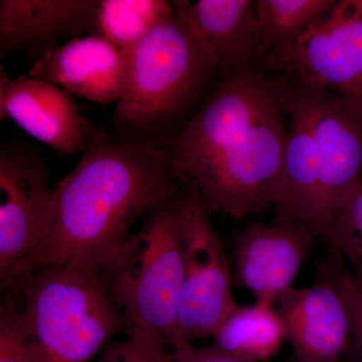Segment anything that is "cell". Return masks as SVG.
<instances>
[{"instance_id":"2","label":"cell","mask_w":362,"mask_h":362,"mask_svg":"<svg viewBox=\"0 0 362 362\" xmlns=\"http://www.w3.org/2000/svg\"><path fill=\"white\" fill-rule=\"evenodd\" d=\"M85 132L80 159L54 187L44 242L16 285L40 267L96 270L128 239L136 221L180 194L182 185L161 147L109 134L88 119Z\"/></svg>"},{"instance_id":"23","label":"cell","mask_w":362,"mask_h":362,"mask_svg":"<svg viewBox=\"0 0 362 362\" xmlns=\"http://www.w3.org/2000/svg\"><path fill=\"white\" fill-rule=\"evenodd\" d=\"M173 349L163 335L154 331L131 328L127 338L112 342L97 362H173Z\"/></svg>"},{"instance_id":"11","label":"cell","mask_w":362,"mask_h":362,"mask_svg":"<svg viewBox=\"0 0 362 362\" xmlns=\"http://www.w3.org/2000/svg\"><path fill=\"white\" fill-rule=\"evenodd\" d=\"M317 240L315 233L293 223L249 226L235 239V278L256 301L277 303L292 289Z\"/></svg>"},{"instance_id":"19","label":"cell","mask_w":362,"mask_h":362,"mask_svg":"<svg viewBox=\"0 0 362 362\" xmlns=\"http://www.w3.org/2000/svg\"><path fill=\"white\" fill-rule=\"evenodd\" d=\"M173 14L168 0H100L96 35L126 54Z\"/></svg>"},{"instance_id":"14","label":"cell","mask_w":362,"mask_h":362,"mask_svg":"<svg viewBox=\"0 0 362 362\" xmlns=\"http://www.w3.org/2000/svg\"><path fill=\"white\" fill-rule=\"evenodd\" d=\"M127 57L108 40L88 35L45 52L28 71L30 77L58 86L99 105L118 103L125 85Z\"/></svg>"},{"instance_id":"12","label":"cell","mask_w":362,"mask_h":362,"mask_svg":"<svg viewBox=\"0 0 362 362\" xmlns=\"http://www.w3.org/2000/svg\"><path fill=\"white\" fill-rule=\"evenodd\" d=\"M0 119L62 153L82 154L85 123L75 97L58 86L28 76L11 78L0 70Z\"/></svg>"},{"instance_id":"18","label":"cell","mask_w":362,"mask_h":362,"mask_svg":"<svg viewBox=\"0 0 362 362\" xmlns=\"http://www.w3.org/2000/svg\"><path fill=\"white\" fill-rule=\"evenodd\" d=\"M337 0H258L263 62L277 58L296 44Z\"/></svg>"},{"instance_id":"24","label":"cell","mask_w":362,"mask_h":362,"mask_svg":"<svg viewBox=\"0 0 362 362\" xmlns=\"http://www.w3.org/2000/svg\"><path fill=\"white\" fill-rule=\"evenodd\" d=\"M171 349H173V362H254L230 356L214 346L197 349L192 343L185 341L176 343ZM281 362H295V361L293 359V361Z\"/></svg>"},{"instance_id":"7","label":"cell","mask_w":362,"mask_h":362,"mask_svg":"<svg viewBox=\"0 0 362 362\" xmlns=\"http://www.w3.org/2000/svg\"><path fill=\"white\" fill-rule=\"evenodd\" d=\"M49 168L37 150L20 142L0 148V283L11 292L44 242L54 206Z\"/></svg>"},{"instance_id":"20","label":"cell","mask_w":362,"mask_h":362,"mask_svg":"<svg viewBox=\"0 0 362 362\" xmlns=\"http://www.w3.org/2000/svg\"><path fill=\"white\" fill-rule=\"evenodd\" d=\"M323 257L315 261L317 271L322 272L335 283L349 309L351 341L344 361L362 362V284L351 273L337 249L326 247Z\"/></svg>"},{"instance_id":"6","label":"cell","mask_w":362,"mask_h":362,"mask_svg":"<svg viewBox=\"0 0 362 362\" xmlns=\"http://www.w3.org/2000/svg\"><path fill=\"white\" fill-rule=\"evenodd\" d=\"M211 214L197 187L182 183L180 230L185 265L177 335L192 344L213 337L240 306L233 298L232 273Z\"/></svg>"},{"instance_id":"5","label":"cell","mask_w":362,"mask_h":362,"mask_svg":"<svg viewBox=\"0 0 362 362\" xmlns=\"http://www.w3.org/2000/svg\"><path fill=\"white\" fill-rule=\"evenodd\" d=\"M180 199L181 190L150 213L141 228L93 270L125 314L128 329L154 331L171 346L181 341L177 315L185 262Z\"/></svg>"},{"instance_id":"10","label":"cell","mask_w":362,"mask_h":362,"mask_svg":"<svg viewBox=\"0 0 362 362\" xmlns=\"http://www.w3.org/2000/svg\"><path fill=\"white\" fill-rule=\"evenodd\" d=\"M295 362H343L351 341L349 309L335 283L316 270L310 287H293L277 302Z\"/></svg>"},{"instance_id":"22","label":"cell","mask_w":362,"mask_h":362,"mask_svg":"<svg viewBox=\"0 0 362 362\" xmlns=\"http://www.w3.org/2000/svg\"><path fill=\"white\" fill-rule=\"evenodd\" d=\"M0 362H40L28 317L13 295L0 307Z\"/></svg>"},{"instance_id":"25","label":"cell","mask_w":362,"mask_h":362,"mask_svg":"<svg viewBox=\"0 0 362 362\" xmlns=\"http://www.w3.org/2000/svg\"><path fill=\"white\" fill-rule=\"evenodd\" d=\"M343 362H346V361H343Z\"/></svg>"},{"instance_id":"8","label":"cell","mask_w":362,"mask_h":362,"mask_svg":"<svg viewBox=\"0 0 362 362\" xmlns=\"http://www.w3.org/2000/svg\"><path fill=\"white\" fill-rule=\"evenodd\" d=\"M263 65L294 84L362 104V0L335 1L289 51Z\"/></svg>"},{"instance_id":"13","label":"cell","mask_w":362,"mask_h":362,"mask_svg":"<svg viewBox=\"0 0 362 362\" xmlns=\"http://www.w3.org/2000/svg\"><path fill=\"white\" fill-rule=\"evenodd\" d=\"M175 13L211 54L220 80L263 64L254 0L173 1Z\"/></svg>"},{"instance_id":"4","label":"cell","mask_w":362,"mask_h":362,"mask_svg":"<svg viewBox=\"0 0 362 362\" xmlns=\"http://www.w3.org/2000/svg\"><path fill=\"white\" fill-rule=\"evenodd\" d=\"M7 294L21 297L40 362H89L129 328L96 272L84 267H40Z\"/></svg>"},{"instance_id":"15","label":"cell","mask_w":362,"mask_h":362,"mask_svg":"<svg viewBox=\"0 0 362 362\" xmlns=\"http://www.w3.org/2000/svg\"><path fill=\"white\" fill-rule=\"evenodd\" d=\"M100 0H1L0 58L23 52L39 59L62 39L96 35ZM35 59V61H37Z\"/></svg>"},{"instance_id":"17","label":"cell","mask_w":362,"mask_h":362,"mask_svg":"<svg viewBox=\"0 0 362 362\" xmlns=\"http://www.w3.org/2000/svg\"><path fill=\"white\" fill-rule=\"evenodd\" d=\"M214 346L245 361L268 362L286 340L282 317L268 302L240 306L214 333Z\"/></svg>"},{"instance_id":"1","label":"cell","mask_w":362,"mask_h":362,"mask_svg":"<svg viewBox=\"0 0 362 362\" xmlns=\"http://www.w3.org/2000/svg\"><path fill=\"white\" fill-rule=\"evenodd\" d=\"M289 78L263 64L221 78L161 148L211 214L242 220L274 209L289 132Z\"/></svg>"},{"instance_id":"3","label":"cell","mask_w":362,"mask_h":362,"mask_svg":"<svg viewBox=\"0 0 362 362\" xmlns=\"http://www.w3.org/2000/svg\"><path fill=\"white\" fill-rule=\"evenodd\" d=\"M125 85L113 113L118 137L161 147L220 82L211 54L173 14L126 52Z\"/></svg>"},{"instance_id":"9","label":"cell","mask_w":362,"mask_h":362,"mask_svg":"<svg viewBox=\"0 0 362 362\" xmlns=\"http://www.w3.org/2000/svg\"><path fill=\"white\" fill-rule=\"evenodd\" d=\"M294 85L308 107L318 150V235L325 245L343 204L362 183V104Z\"/></svg>"},{"instance_id":"16","label":"cell","mask_w":362,"mask_h":362,"mask_svg":"<svg viewBox=\"0 0 362 362\" xmlns=\"http://www.w3.org/2000/svg\"><path fill=\"white\" fill-rule=\"evenodd\" d=\"M289 132L283 158L282 182L276 202L274 223H293L309 228L319 239L318 150L308 107L290 82Z\"/></svg>"},{"instance_id":"21","label":"cell","mask_w":362,"mask_h":362,"mask_svg":"<svg viewBox=\"0 0 362 362\" xmlns=\"http://www.w3.org/2000/svg\"><path fill=\"white\" fill-rule=\"evenodd\" d=\"M325 246L341 254L351 273L362 284V183L343 204Z\"/></svg>"}]
</instances>
